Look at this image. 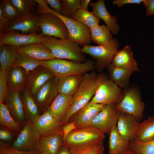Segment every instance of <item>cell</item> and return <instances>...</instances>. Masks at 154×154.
<instances>
[{"label":"cell","mask_w":154,"mask_h":154,"mask_svg":"<svg viewBox=\"0 0 154 154\" xmlns=\"http://www.w3.org/2000/svg\"><path fill=\"white\" fill-rule=\"evenodd\" d=\"M107 77L104 74L98 75L94 70L84 75L80 85L72 96L71 104L60 122L62 126L67 123L76 112L90 101L100 84Z\"/></svg>","instance_id":"obj_1"},{"label":"cell","mask_w":154,"mask_h":154,"mask_svg":"<svg viewBox=\"0 0 154 154\" xmlns=\"http://www.w3.org/2000/svg\"><path fill=\"white\" fill-rule=\"evenodd\" d=\"M38 14L50 13L60 18L64 22L68 32V39L83 46L91 43L90 29L87 26L73 19L63 16L51 9L46 0H36Z\"/></svg>","instance_id":"obj_2"},{"label":"cell","mask_w":154,"mask_h":154,"mask_svg":"<svg viewBox=\"0 0 154 154\" xmlns=\"http://www.w3.org/2000/svg\"><path fill=\"white\" fill-rule=\"evenodd\" d=\"M42 43L50 50L55 58L79 63L84 62L86 60L79 45L68 39H61L44 35Z\"/></svg>","instance_id":"obj_3"},{"label":"cell","mask_w":154,"mask_h":154,"mask_svg":"<svg viewBox=\"0 0 154 154\" xmlns=\"http://www.w3.org/2000/svg\"><path fill=\"white\" fill-rule=\"evenodd\" d=\"M40 65L50 70L58 78L71 75H82L94 70V63L90 60L83 63L65 59L54 58L40 61Z\"/></svg>","instance_id":"obj_4"},{"label":"cell","mask_w":154,"mask_h":154,"mask_svg":"<svg viewBox=\"0 0 154 154\" xmlns=\"http://www.w3.org/2000/svg\"><path fill=\"white\" fill-rule=\"evenodd\" d=\"M119 43L116 38H113L106 44L98 46L90 45L82 46L81 51L96 60L95 69L101 71L112 62L113 58L118 51Z\"/></svg>","instance_id":"obj_5"},{"label":"cell","mask_w":154,"mask_h":154,"mask_svg":"<svg viewBox=\"0 0 154 154\" xmlns=\"http://www.w3.org/2000/svg\"><path fill=\"white\" fill-rule=\"evenodd\" d=\"M123 94L120 87L107 77L100 84L90 101L105 105H116L122 99Z\"/></svg>","instance_id":"obj_6"},{"label":"cell","mask_w":154,"mask_h":154,"mask_svg":"<svg viewBox=\"0 0 154 154\" xmlns=\"http://www.w3.org/2000/svg\"><path fill=\"white\" fill-rule=\"evenodd\" d=\"M39 16L42 34L61 39H68V30L60 18L50 13L40 14Z\"/></svg>","instance_id":"obj_7"},{"label":"cell","mask_w":154,"mask_h":154,"mask_svg":"<svg viewBox=\"0 0 154 154\" xmlns=\"http://www.w3.org/2000/svg\"><path fill=\"white\" fill-rule=\"evenodd\" d=\"M116 108L119 113L130 114L139 120L143 117L145 104L137 90L130 88L124 91L122 99Z\"/></svg>","instance_id":"obj_8"},{"label":"cell","mask_w":154,"mask_h":154,"mask_svg":"<svg viewBox=\"0 0 154 154\" xmlns=\"http://www.w3.org/2000/svg\"><path fill=\"white\" fill-rule=\"evenodd\" d=\"M40 137V134L35 129L32 123L28 120L10 147L21 151L36 150Z\"/></svg>","instance_id":"obj_9"},{"label":"cell","mask_w":154,"mask_h":154,"mask_svg":"<svg viewBox=\"0 0 154 154\" xmlns=\"http://www.w3.org/2000/svg\"><path fill=\"white\" fill-rule=\"evenodd\" d=\"M105 133L93 127H77L72 131L64 140L63 144L78 145L104 141Z\"/></svg>","instance_id":"obj_10"},{"label":"cell","mask_w":154,"mask_h":154,"mask_svg":"<svg viewBox=\"0 0 154 154\" xmlns=\"http://www.w3.org/2000/svg\"><path fill=\"white\" fill-rule=\"evenodd\" d=\"M119 114L116 105H105L92 121L89 126L95 128L105 134L109 133L113 127L116 125Z\"/></svg>","instance_id":"obj_11"},{"label":"cell","mask_w":154,"mask_h":154,"mask_svg":"<svg viewBox=\"0 0 154 154\" xmlns=\"http://www.w3.org/2000/svg\"><path fill=\"white\" fill-rule=\"evenodd\" d=\"M39 28V15L33 12L10 21L3 33L15 30L23 34H30L37 33Z\"/></svg>","instance_id":"obj_12"},{"label":"cell","mask_w":154,"mask_h":154,"mask_svg":"<svg viewBox=\"0 0 154 154\" xmlns=\"http://www.w3.org/2000/svg\"><path fill=\"white\" fill-rule=\"evenodd\" d=\"M58 80L53 76L33 96L39 110L46 111L58 94Z\"/></svg>","instance_id":"obj_13"},{"label":"cell","mask_w":154,"mask_h":154,"mask_svg":"<svg viewBox=\"0 0 154 154\" xmlns=\"http://www.w3.org/2000/svg\"><path fill=\"white\" fill-rule=\"evenodd\" d=\"M44 37L41 33L25 35L19 33L18 31H10L0 34V45L9 44L17 48L31 43H42Z\"/></svg>","instance_id":"obj_14"},{"label":"cell","mask_w":154,"mask_h":154,"mask_svg":"<svg viewBox=\"0 0 154 154\" xmlns=\"http://www.w3.org/2000/svg\"><path fill=\"white\" fill-rule=\"evenodd\" d=\"M41 136L59 134L63 136L61 123L47 111L44 112L32 123Z\"/></svg>","instance_id":"obj_15"},{"label":"cell","mask_w":154,"mask_h":154,"mask_svg":"<svg viewBox=\"0 0 154 154\" xmlns=\"http://www.w3.org/2000/svg\"><path fill=\"white\" fill-rule=\"evenodd\" d=\"M54 76L53 73L50 70L40 65L29 73L25 87L33 96Z\"/></svg>","instance_id":"obj_16"},{"label":"cell","mask_w":154,"mask_h":154,"mask_svg":"<svg viewBox=\"0 0 154 154\" xmlns=\"http://www.w3.org/2000/svg\"><path fill=\"white\" fill-rule=\"evenodd\" d=\"M105 105L94 103L90 101L76 112L71 117L68 123L73 122L76 128L88 127L94 117L102 110Z\"/></svg>","instance_id":"obj_17"},{"label":"cell","mask_w":154,"mask_h":154,"mask_svg":"<svg viewBox=\"0 0 154 154\" xmlns=\"http://www.w3.org/2000/svg\"><path fill=\"white\" fill-rule=\"evenodd\" d=\"M139 120L130 114L119 113L116 124L118 132L124 140L131 141L135 137Z\"/></svg>","instance_id":"obj_18"},{"label":"cell","mask_w":154,"mask_h":154,"mask_svg":"<svg viewBox=\"0 0 154 154\" xmlns=\"http://www.w3.org/2000/svg\"><path fill=\"white\" fill-rule=\"evenodd\" d=\"M90 3L96 17L105 22L112 34L117 35L120 27L117 23V17L116 15H112L108 11L104 0H99L95 2L91 1Z\"/></svg>","instance_id":"obj_19"},{"label":"cell","mask_w":154,"mask_h":154,"mask_svg":"<svg viewBox=\"0 0 154 154\" xmlns=\"http://www.w3.org/2000/svg\"><path fill=\"white\" fill-rule=\"evenodd\" d=\"M4 103L14 118L20 124L26 118L20 92L9 90Z\"/></svg>","instance_id":"obj_20"},{"label":"cell","mask_w":154,"mask_h":154,"mask_svg":"<svg viewBox=\"0 0 154 154\" xmlns=\"http://www.w3.org/2000/svg\"><path fill=\"white\" fill-rule=\"evenodd\" d=\"M18 53L27 54L40 61L54 58L50 50L42 43H33L17 48Z\"/></svg>","instance_id":"obj_21"},{"label":"cell","mask_w":154,"mask_h":154,"mask_svg":"<svg viewBox=\"0 0 154 154\" xmlns=\"http://www.w3.org/2000/svg\"><path fill=\"white\" fill-rule=\"evenodd\" d=\"M27 75L26 70L21 67H11L7 74L9 90L21 92L26 86Z\"/></svg>","instance_id":"obj_22"},{"label":"cell","mask_w":154,"mask_h":154,"mask_svg":"<svg viewBox=\"0 0 154 154\" xmlns=\"http://www.w3.org/2000/svg\"><path fill=\"white\" fill-rule=\"evenodd\" d=\"M72 100V96L58 93L46 111L60 122L69 109Z\"/></svg>","instance_id":"obj_23"},{"label":"cell","mask_w":154,"mask_h":154,"mask_svg":"<svg viewBox=\"0 0 154 154\" xmlns=\"http://www.w3.org/2000/svg\"><path fill=\"white\" fill-rule=\"evenodd\" d=\"M63 142V137L60 135L41 136L36 150L41 154H57Z\"/></svg>","instance_id":"obj_24"},{"label":"cell","mask_w":154,"mask_h":154,"mask_svg":"<svg viewBox=\"0 0 154 154\" xmlns=\"http://www.w3.org/2000/svg\"><path fill=\"white\" fill-rule=\"evenodd\" d=\"M107 68L110 79L122 88L127 86L131 74L133 72L139 70L137 67L126 69L115 66L111 64Z\"/></svg>","instance_id":"obj_25"},{"label":"cell","mask_w":154,"mask_h":154,"mask_svg":"<svg viewBox=\"0 0 154 154\" xmlns=\"http://www.w3.org/2000/svg\"><path fill=\"white\" fill-rule=\"evenodd\" d=\"M25 114L32 123L40 115L39 109L33 96L25 87L20 92Z\"/></svg>","instance_id":"obj_26"},{"label":"cell","mask_w":154,"mask_h":154,"mask_svg":"<svg viewBox=\"0 0 154 154\" xmlns=\"http://www.w3.org/2000/svg\"><path fill=\"white\" fill-rule=\"evenodd\" d=\"M111 64L115 66L126 69L137 67V62L133 56L131 47L128 45L118 50L114 56Z\"/></svg>","instance_id":"obj_27"},{"label":"cell","mask_w":154,"mask_h":154,"mask_svg":"<svg viewBox=\"0 0 154 154\" xmlns=\"http://www.w3.org/2000/svg\"><path fill=\"white\" fill-rule=\"evenodd\" d=\"M104 141L78 145L63 144L71 154H104Z\"/></svg>","instance_id":"obj_28"},{"label":"cell","mask_w":154,"mask_h":154,"mask_svg":"<svg viewBox=\"0 0 154 154\" xmlns=\"http://www.w3.org/2000/svg\"><path fill=\"white\" fill-rule=\"evenodd\" d=\"M108 134V154H120L129 149L130 142L121 137L117 130L116 125Z\"/></svg>","instance_id":"obj_29"},{"label":"cell","mask_w":154,"mask_h":154,"mask_svg":"<svg viewBox=\"0 0 154 154\" xmlns=\"http://www.w3.org/2000/svg\"><path fill=\"white\" fill-rule=\"evenodd\" d=\"M83 75H71L58 78V93L72 96L80 85Z\"/></svg>","instance_id":"obj_30"},{"label":"cell","mask_w":154,"mask_h":154,"mask_svg":"<svg viewBox=\"0 0 154 154\" xmlns=\"http://www.w3.org/2000/svg\"><path fill=\"white\" fill-rule=\"evenodd\" d=\"M135 138L142 142H146L154 139V116L149 117L138 125Z\"/></svg>","instance_id":"obj_31"},{"label":"cell","mask_w":154,"mask_h":154,"mask_svg":"<svg viewBox=\"0 0 154 154\" xmlns=\"http://www.w3.org/2000/svg\"><path fill=\"white\" fill-rule=\"evenodd\" d=\"M18 54L16 47L9 44L0 45V70L8 71L12 66Z\"/></svg>","instance_id":"obj_32"},{"label":"cell","mask_w":154,"mask_h":154,"mask_svg":"<svg viewBox=\"0 0 154 154\" xmlns=\"http://www.w3.org/2000/svg\"><path fill=\"white\" fill-rule=\"evenodd\" d=\"M0 124L15 133H19L22 130L20 124L13 117L3 103H0Z\"/></svg>","instance_id":"obj_33"},{"label":"cell","mask_w":154,"mask_h":154,"mask_svg":"<svg viewBox=\"0 0 154 154\" xmlns=\"http://www.w3.org/2000/svg\"><path fill=\"white\" fill-rule=\"evenodd\" d=\"M91 42L99 45L107 43L113 38L109 28L104 25L99 24L90 29Z\"/></svg>","instance_id":"obj_34"},{"label":"cell","mask_w":154,"mask_h":154,"mask_svg":"<svg viewBox=\"0 0 154 154\" xmlns=\"http://www.w3.org/2000/svg\"><path fill=\"white\" fill-rule=\"evenodd\" d=\"M40 65V60L27 54L18 53L12 66L21 67L25 69L28 74Z\"/></svg>","instance_id":"obj_35"},{"label":"cell","mask_w":154,"mask_h":154,"mask_svg":"<svg viewBox=\"0 0 154 154\" xmlns=\"http://www.w3.org/2000/svg\"><path fill=\"white\" fill-rule=\"evenodd\" d=\"M73 19L84 24L90 29L99 25L100 22L93 11L89 12L82 9H80L77 11Z\"/></svg>","instance_id":"obj_36"},{"label":"cell","mask_w":154,"mask_h":154,"mask_svg":"<svg viewBox=\"0 0 154 154\" xmlns=\"http://www.w3.org/2000/svg\"><path fill=\"white\" fill-rule=\"evenodd\" d=\"M129 148L136 154H154V139L147 142H142L135 137L130 142Z\"/></svg>","instance_id":"obj_37"},{"label":"cell","mask_w":154,"mask_h":154,"mask_svg":"<svg viewBox=\"0 0 154 154\" xmlns=\"http://www.w3.org/2000/svg\"><path fill=\"white\" fill-rule=\"evenodd\" d=\"M11 2L23 16L34 12L37 9L36 0H10Z\"/></svg>","instance_id":"obj_38"},{"label":"cell","mask_w":154,"mask_h":154,"mask_svg":"<svg viewBox=\"0 0 154 154\" xmlns=\"http://www.w3.org/2000/svg\"><path fill=\"white\" fill-rule=\"evenodd\" d=\"M62 4L61 15L73 19L77 11L81 9L80 0H60Z\"/></svg>","instance_id":"obj_39"},{"label":"cell","mask_w":154,"mask_h":154,"mask_svg":"<svg viewBox=\"0 0 154 154\" xmlns=\"http://www.w3.org/2000/svg\"><path fill=\"white\" fill-rule=\"evenodd\" d=\"M0 4L3 15L12 21L22 16L10 0H3Z\"/></svg>","instance_id":"obj_40"},{"label":"cell","mask_w":154,"mask_h":154,"mask_svg":"<svg viewBox=\"0 0 154 154\" xmlns=\"http://www.w3.org/2000/svg\"><path fill=\"white\" fill-rule=\"evenodd\" d=\"M7 71L0 70V103L4 102L9 92Z\"/></svg>","instance_id":"obj_41"},{"label":"cell","mask_w":154,"mask_h":154,"mask_svg":"<svg viewBox=\"0 0 154 154\" xmlns=\"http://www.w3.org/2000/svg\"><path fill=\"white\" fill-rule=\"evenodd\" d=\"M0 154H41L36 150L24 151L13 149L3 144H1Z\"/></svg>","instance_id":"obj_42"},{"label":"cell","mask_w":154,"mask_h":154,"mask_svg":"<svg viewBox=\"0 0 154 154\" xmlns=\"http://www.w3.org/2000/svg\"><path fill=\"white\" fill-rule=\"evenodd\" d=\"M50 7L56 12L61 14L62 4L60 0H46Z\"/></svg>","instance_id":"obj_43"},{"label":"cell","mask_w":154,"mask_h":154,"mask_svg":"<svg viewBox=\"0 0 154 154\" xmlns=\"http://www.w3.org/2000/svg\"><path fill=\"white\" fill-rule=\"evenodd\" d=\"M143 3L146 9V17L154 15V0H144Z\"/></svg>","instance_id":"obj_44"},{"label":"cell","mask_w":154,"mask_h":154,"mask_svg":"<svg viewBox=\"0 0 154 154\" xmlns=\"http://www.w3.org/2000/svg\"><path fill=\"white\" fill-rule=\"evenodd\" d=\"M144 0H114L112 1L113 4L118 7H120L124 5L128 4H139L143 3Z\"/></svg>","instance_id":"obj_45"},{"label":"cell","mask_w":154,"mask_h":154,"mask_svg":"<svg viewBox=\"0 0 154 154\" xmlns=\"http://www.w3.org/2000/svg\"><path fill=\"white\" fill-rule=\"evenodd\" d=\"M76 128L75 123L72 121L62 126L63 134V141L67 135L73 130Z\"/></svg>","instance_id":"obj_46"},{"label":"cell","mask_w":154,"mask_h":154,"mask_svg":"<svg viewBox=\"0 0 154 154\" xmlns=\"http://www.w3.org/2000/svg\"><path fill=\"white\" fill-rule=\"evenodd\" d=\"M10 21L8 18L3 15L1 8L0 7V34L3 33Z\"/></svg>","instance_id":"obj_47"},{"label":"cell","mask_w":154,"mask_h":154,"mask_svg":"<svg viewBox=\"0 0 154 154\" xmlns=\"http://www.w3.org/2000/svg\"><path fill=\"white\" fill-rule=\"evenodd\" d=\"M13 135L10 131L3 129L0 130V139L1 141H9L13 137Z\"/></svg>","instance_id":"obj_48"},{"label":"cell","mask_w":154,"mask_h":154,"mask_svg":"<svg viewBox=\"0 0 154 154\" xmlns=\"http://www.w3.org/2000/svg\"><path fill=\"white\" fill-rule=\"evenodd\" d=\"M91 1V0H80L81 9L88 11V5Z\"/></svg>","instance_id":"obj_49"},{"label":"cell","mask_w":154,"mask_h":154,"mask_svg":"<svg viewBox=\"0 0 154 154\" xmlns=\"http://www.w3.org/2000/svg\"><path fill=\"white\" fill-rule=\"evenodd\" d=\"M57 154H71L68 150L63 144L59 149Z\"/></svg>","instance_id":"obj_50"},{"label":"cell","mask_w":154,"mask_h":154,"mask_svg":"<svg viewBox=\"0 0 154 154\" xmlns=\"http://www.w3.org/2000/svg\"><path fill=\"white\" fill-rule=\"evenodd\" d=\"M120 154H136V153L133 151L129 148Z\"/></svg>","instance_id":"obj_51"}]
</instances>
